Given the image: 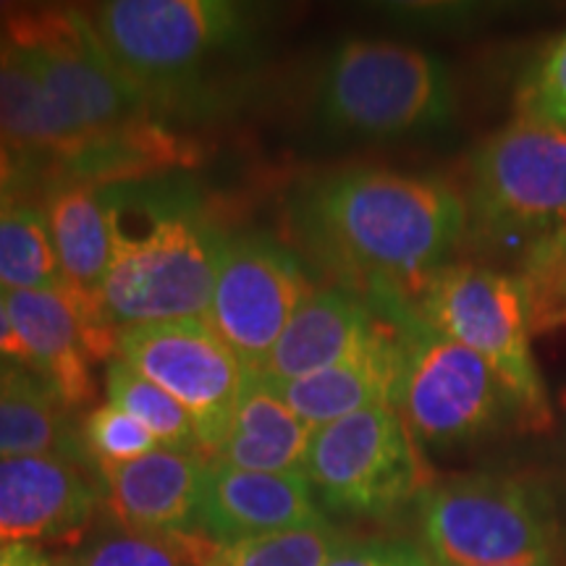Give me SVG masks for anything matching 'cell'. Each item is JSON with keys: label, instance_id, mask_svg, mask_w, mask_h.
<instances>
[{"label": "cell", "instance_id": "obj_1", "mask_svg": "<svg viewBox=\"0 0 566 566\" xmlns=\"http://www.w3.org/2000/svg\"><path fill=\"white\" fill-rule=\"evenodd\" d=\"M292 212L304 244L367 302L412 300L470 226L467 200L446 181L373 166L304 181Z\"/></svg>", "mask_w": 566, "mask_h": 566}, {"label": "cell", "instance_id": "obj_2", "mask_svg": "<svg viewBox=\"0 0 566 566\" xmlns=\"http://www.w3.org/2000/svg\"><path fill=\"white\" fill-rule=\"evenodd\" d=\"M101 189L111 226L105 323L122 334L137 325L205 317L229 237L202 189L174 171Z\"/></svg>", "mask_w": 566, "mask_h": 566}, {"label": "cell", "instance_id": "obj_3", "mask_svg": "<svg viewBox=\"0 0 566 566\" xmlns=\"http://www.w3.org/2000/svg\"><path fill=\"white\" fill-rule=\"evenodd\" d=\"M87 17L150 111L179 118L223 103L263 32V13L229 0H108Z\"/></svg>", "mask_w": 566, "mask_h": 566}, {"label": "cell", "instance_id": "obj_4", "mask_svg": "<svg viewBox=\"0 0 566 566\" xmlns=\"http://www.w3.org/2000/svg\"><path fill=\"white\" fill-rule=\"evenodd\" d=\"M422 551L441 566H533L562 562L564 522L537 480L467 472L430 483L415 501Z\"/></svg>", "mask_w": 566, "mask_h": 566}, {"label": "cell", "instance_id": "obj_5", "mask_svg": "<svg viewBox=\"0 0 566 566\" xmlns=\"http://www.w3.org/2000/svg\"><path fill=\"white\" fill-rule=\"evenodd\" d=\"M399 331L401 375L394 409L417 446L459 449L504 428L520 424L512 396L475 352L424 323L412 300H370Z\"/></svg>", "mask_w": 566, "mask_h": 566}, {"label": "cell", "instance_id": "obj_6", "mask_svg": "<svg viewBox=\"0 0 566 566\" xmlns=\"http://www.w3.org/2000/svg\"><path fill=\"white\" fill-rule=\"evenodd\" d=\"M412 307L443 336L475 352L512 396L522 430L554 424L548 388L533 354L530 296L522 275L449 263L428 275Z\"/></svg>", "mask_w": 566, "mask_h": 566}, {"label": "cell", "instance_id": "obj_7", "mask_svg": "<svg viewBox=\"0 0 566 566\" xmlns=\"http://www.w3.org/2000/svg\"><path fill=\"white\" fill-rule=\"evenodd\" d=\"M331 129L396 139L441 129L454 116V82L436 55L388 40H346L317 87Z\"/></svg>", "mask_w": 566, "mask_h": 566}, {"label": "cell", "instance_id": "obj_8", "mask_svg": "<svg viewBox=\"0 0 566 566\" xmlns=\"http://www.w3.org/2000/svg\"><path fill=\"white\" fill-rule=\"evenodd\" d=\"M470 223L533 250L566 226V126L514 116L470 158Z\"/></svg>", "mask_w": 566, "mask_h": 566}, {"label": "cell", "instance_id": "obj_9", "mask_svg": "<svg viewBox=\"0 0 566 566\" xmlns=\"http://www.w3.org/2000/svg\"><path fill=\"white\" fill-rule=\"evenodd\" d=\"M302 475L323 512L352 520H388L433 483L394 407L363 409L317 428Z\"/></svg>", "mask_w": 566, "mask_h": 566}, {"label": "cell", "instance_id": "obj_10", "mask_svg": "<svg viewBox=\"0 0 566 566\" xmlns=\"http://www.w3.org/2000/svg\"><path fill=\"white\" fill-rule=\"evenodd\" d=\"M0 30L87 139L153 118L145 95L113 63L84 11H9Z\"/></svg>", "mask_w": 566, "mask_h": 566}, {"label": "cell", "instance_id": "obj_11", "mask_svg": "<svg viewBox=\"0 0 566 566\" xmlns=\"http://www.w3.org/2000/svg\"><path fill=\"white\" fill-rule=\"evenodd\" d=\"M116 354L179 401L195 424L205 457L216 454L229 436L247 378L244 365L216 331L202 317L137 325L118 334Z\"/></svg>", "mask_w": 566, "mask_h": 566}, {"label": "cell", "instance_id": "obj_12", "mask_svg": "<svg viewBox=\"0 0 566 566\" xmlns=\"http://www.w3.org/2000/svg\"><path fill=\"white\" fill-rule=\"evenodd\" d=\"M310 294L307 275L292 250L265 233H237L226 239L202 321L244 370L258 373Z\"/></svg>", "mask_w": 566, "mask_h": 566}, {"label": "cell", "instance_id": "obj_13", "mask_svg": "<svg viewBox=\"0 0 566 566\" xmlns=\"http://www.w3.org/2000/svg\"><path fill=\"white\" fill-rule=\"evenodd\" d=\"M103 506L95 464L59 454L0 459V543H66Z\"/></svg>", "mask_w": 566, "mask_h": 566}, {"label": "cell", "instance_id": "obj_14", "mask_svg": "<svg viewBox=\"0 0 566 566\" xmlns=\"http://www.w3.org/2000/svg\"><path fill=\"white\" fill-rule=\"evenodd\" d=\"M42 212L61 265L63 294L82 317L95 359H111L118 334L103 315V286L111 271V226L103 189L84 181L51 179Z\"/></svg>", "mask_w": 566, "mask_h": 566}, {"label": "cell", "instance_id": "obj_15", "mask_svg": "<svg viewBox=\"0 0 566 566\" xmlns=\"http://www.w3.org/2000/svg\"><path fill=\"white\" fill-rule=\"evenodd\" d=\"M325 522L304 475L247 472L208 459L200 501V535L226 546Z\"/></svg>", "mask_w": 566, "mask_h": 566}, {"label": "cell", "instance_id": "obj_16", "mask_svg": "<svg viewBox=\"0 0 566 566\" xmlns=\"http://www.w3.org/2000/svg\"><path fill=\"white\" fill-rule=\"evenodd\" d=\"M208 457L155 449L124 464H101L103 506L122 530L142 535H200Z\"/></svg>", "mask_w": 566, "mask_h": 566}, {"label": "cell", "instance_id": "obj_17", "mask_svg": "<svg viewBox=\"0 0 566 566\" xmlns=\"http://www.w3.org/2000/svg\"><path fill=\"white\" fill-rule=\"evenodd\" d=\"M384 328L386 317L359 294L344 286L321 289L302 302L258 373L271 384L307 378L359 354Z\"/></svg>", "mask_w": 566, "mask_h": 566}, {"label": "cell", "instance_id": "obj_18", "mask_svg": "<svg viewBox=\"0 0 566 566\" xmlns=\"http://www.w3.org/2000/svg\"><path fill=\"white\" fill-rule=\"evenodd\" d=\"M11 323L30 354L34 370L69 412L95 401L97 363L76 307L63 292H11L6 289Z\"/></svg>", "mask_w": 566, "mask_h": 566}, {"label": "cell", "instance_id": "obj_19", "mask_svg": "<svg viewBox=\"0 0 566 566\" xmlns=\"http://www.w3.org/2000/svg\"><path fill=\"white\" fill-rule=\"evenodd\" d=\"M399 375V331L386 317L380 336L359 354L307 378L273 384V388L304 424L317 430L363 409L394 407Z\"/></svg>", "mask_w": 566, "mask_h": 566}, {"label": "cell", "instance_id": "obj_20", "mask_svg": "<svg viewBox=\"0 0 566 566\" xmlns=\"http://www.w3.org/2000/svg\"><path fill=\"white\" fill-rule=\"evenodd\" d=\"M313 436L315 430L289 409L271 380L247 370L229 436L208 459L247 472L302 475Z\"/></svg>", "mask_w": 566, "mask_h": 566}, {"label": "cell", "instance_id": "obj_21", "mask_svg": "<svg viewBox=\"0 0 566 566\" xmlns=\"http://www.w3.org/2000/svg\"><path fill=\"white\" fill-rule=\"evenodd\" d=\"M0 139L19 153L61 158L87 142L40 76L11 51L0 66Z\"/></svg>", "mask_w": 566, "mask_h": 566}, {"label": "cell", "instance_id": "obj_22", "mask_svg": "<svg viewBox=\"0 0 566 566\" xmlns=\"http://www.w3.org/2000/svg\"><path fill=\"white\" fill-rule=\"evenodd\" d=\"M38 454L95 464L84 449L82 424L51 391H0V459Z\"/></svg>", "mask_w": 566, "mask_h": 566}, {"label": "cell", "instance_id": "obj_23", "mask_svg": "<svg viewBox=\"0 0 566 566\" xmlns=\"http://www.w3.org/2000/svg\"><path fill=\"white\" fill-rule=\"evenodd\" d=\"M0 289L63 292V275L45 212L13 202L0 210Z\"/></svg>", "mask_w": 566, "mask_h": 566}, {"label": "cell", "instance_id": "obj_24", "mask_svg": "<svg viewBox=\"0 0 566 566\" xmlns=\"http://www.w3.org/2000/svg\"><path fill=\"white\" fill-rule=\"evenodd\" d=\"M105 394H108L111 405L137 417L155 436L160 449L184 451V454H205L195 424L179 401L168 396L163 388L150 384L147 378H142L124 359H108V367H105Z\"/></svg>", "mask_w": 566, "mask_h": 566}, {"label": "cell", "instance_id": "obj_25", "mask_svg": "<svg viewBox=\"0 0 566 566\" xmlns=\"http://www.w3.org/2000/svg\"><path fill=\"white\" fill-rule=\"evenodd\" d=\"M216 543L205 535H142L108 530L90 537L55 566H205Z\"/></svg>", "mask_w": 566, "mask_h": 566}, {"label": "cell", "instance_id": "obj_26", "mask_svg": "<svg viewBox=\"0 0 566 566\" xmlns=\"http://www.w3.org/2000/svg\"><path fill=\"white\" fill-rule=\"evenodd\" d=\"M352 537L334 522H321L286 533L260 535L250 541L212 548L205 566H325Z\"/></svg>", "mask_w": 566, "mask_h": 566}, {"label": "cell", "instance_id": "obj_27", "mask_svg": "<svg viewBox=\"0 0 566 566\" xmlns=\"http://www.w3.org/2000/svg\"><path fill=\"white\" fill-rule=\"evenodd\" d=\"M84 449L95 467L101 464H124L134 459L147 457L150 451L160 449L150 430L124 409L111 401L95 407L82 422Z\"/></svg>", "mask_w": 566, "mask_h": 566}, {"label": "cell", "instance_id": "obj_28", "mask_svg": "<svg viewBox=\"0 0 566 566\" xmlns=\"http://www.w3.org/2000/svg\"><path fill=\"white\" fill-rule=\"evenodd\" d=\"M516 116L566 124V32L551 42L516 87Z\"/></svg>", "mask_w": 566, "mask_h": 566}, {"label": "cell", "instance_id": "obj_29", "mask_svg": "<svg viewBox=\"0 0 566 566\" xmlns=\"http://www.w3.org/2000/svg\"><path fill=\"white\" fill-rule=\"evenodd\" d=\"M325 566H436V562L407 541H349Z\"/></svg>", "mask_w": 566, "mask_h": 566}, {"label": "cell", "instance_id": "obj_30", "mask_svg": "<svg viewBox=\"0 0 566 566\" xmlns=\"http://www.w3.org/2000/svg\"><path fill=\"white\" fill-rule=\"evenodd\" d=\"M530 296L533 334L566 328V271L546 275H522Z\"/></svg>", "mask_w": 566, "mask_h": 566}, {"label": "cell", "instance_id": "obj_31", "mask_svg": "<svg viewBox=\"0 0 566 566\" xmlns=\"http://www.w3.org/2000/svg\"><path fill=\"white\" fill-rule=\"evenodd\" d=\"M525 263H522V275H546L566 271V226L541 239L533 250H527Z\"/></svg>", "mask_w": 566, "mask_h": 566}, {"label": "cell", "instance_id": "obj_32", "mask_svg": "<svg viewBox=\"0 0 566 566\" xmlns=\"http://www.w3.org/2000/svg\"><path fill=\"white\" fill-rule=\"evenodd\" d=\"M19 150L0 139V210L13 205L17 189L30 179V158H19Z\"/></svg>", "mask_w": 566, "mask_h": 566}, {"label": "cell", "instance_id": "obj_33", "mask_svg": "<svg viewBox=\"0 0 566 566\" xmlns=\"http://www.w3.org/2000/svg\"><path fill=\"white\" fill-rule=\"evenodd\" d=\"M0 367H21V370H34L30 354L13 328L9 307H6V289H0ZM38 373V370H34Z\"/></svg>", "mask_w": 566, "mask_h": 566}, {"label": "cell", "instance_id": "obj_34", "mask_svg": "<svg viewBox=\"0 0 566 566\" xmlns=\"http://www.w3.org/2000/svg\"><path fill=\"white\" fill-rule=\"evenodd\" d=\"M55 562L42 546L32 543H0V566H53Z\"/></svg>", "mask_w": 566, "mask_h": 566}, {"label": "cell", "instance_id": "obj_35", "mask_svg": "<svg viewBox=\"0 0 566 566\" xmlns=\"http://www.w3.org/2000/svg\"><path fill=\"white\" fill-rule=\"evenodd\" d=\"M11 51H13V45H11V40L6 38V32L0 30V66H3L6 61H9V55H11Z\"/></svg>", "mask_w": 566, "mask_h": 566}, {"label": "cell", "instance_id": "obj_36", "mask_svg": "<svg viewBox=\"0 0 566 566\" xmlns=\"http://www.w3.org/2000/svg\"><path fill=\"white\" fill-rule=\"evenodd\" d=\"M436 566H441V564H436ZM533 566H564L562 562H554V564H533Z\"/></svg>", "mask_w": 566, "mask_h": 566}, {"label": "cell", "instance_id": "obj_37", "mask_svg": "<svg viewBox=\"0 0 566 566\" xmlns=\"http://www.w3.org/2000/svg\"><path fill=\"white\" fill-rule=\"evenodd\" d=\"M564 126H566V124H564Z\"/></svg>", "mask_w": 566, "mask_h": 566}, {"label": "cell", "instance_id": "obj_38", "mask_svg": "<svg viewBox=\"0 0 566 566\" xmlns=\"http://www.w3.org/2000/svg\"><path fill=\"white\" fill-rule=\"evenodd\" d=\"M53 566H55V564H53Z\"/></svg>", "mask_w": 566, "mask_h": 566}]
</instances>
